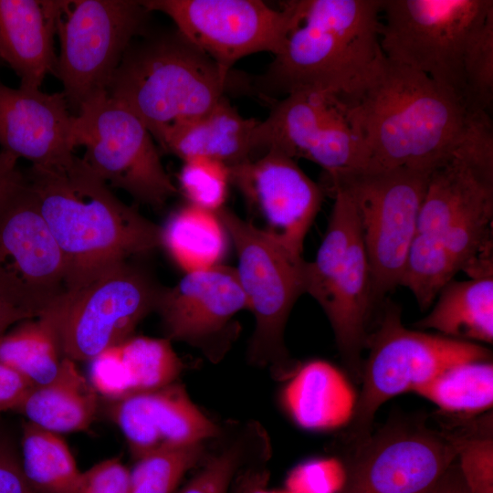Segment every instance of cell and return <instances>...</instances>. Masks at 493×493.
I'll return each mask as SVG.
<instances>
[{
	"instance_id": "25",
	"label": "cell",
	"mask_w": 493,
	"mask_h": 493,
	"mask_svg": "<svg viewBox=\"0 0 493 493\" xmlns=\"http://www.w3.org/2000/svg\"><path fill=\"white\" fill-rule=\"evenodd\" d=\"M99 407V394L76 365L64 357L56 376L34 386L16 410L28 422L57 434L86 431Z\"/></svg>"
},
{
	"instance_id": "24",
	"label": "cell",
	"mask_w": 493,
	"mask_h": 493,
	"mask_svg": "<svg viewBox=\"0 0 493 493\" xmlns=\"http://www.w3.org/2000/svg\"><path fill=\"white\" fill-rule=\"evenodd\" d=\"M488 205H493V172L455 155L429 175L416 234L437 236L464 215Z\"/></svg>"
},
{
	"instance_id": "14",
	"label": "cell",
	"mask_w": 493,
	"mask_h": 493,
	"mask_svg": "<svg viewBox=\"0 0 493 493\" xmlns=\"http://www.w3.org/2000/svg\"><path fill=\"white\" fill-rule=\"evenodd\" d=\"M64 256L25 175L0 208V299L28 320L68 294Z\"/></svg>"
},
{
	"instance_id": "27",
	"label": "cell",
	"mask_w": 493,
	"mask_h": 493,
	"mask_svg": "<svg viewBox=\"0 0 493 493\" xmlns=\"http://www.w3.org/2000/svg\"><path fill=\"white\" fill-rule=\"evenodd\" d=\"M61 301L39 317L16 324L0 337V362L35 386L51 381L64 358L59 330Z\"/></svg>"
},
{
	"instance_id": "35",
	"label": "cell",
	"mask_w": 493,
	"mask_h": 493,
	"mask_svg": "<svg viewBox=\"0 0 493 493\" xmlns=\"http://www.w3.org/2000/svg\"><path fill=\"white\" fill-rule=\"evenodd\" d=\"M346 474L342 458H312L299 463L288 472L285 489L289 493H340Z\"/></svg>"
},
{
	"instance_id": "4",
	"label": "cell",
	"mask_w": 493,
	"mask_h": 493,
	"mask_svg": "<svg viewBox=\"0 0 493 493\" xmlns=\"http://www.w3.org/2000/svg\"><path fill=\"white\" fill-rule=\"evenodd\" d=\"M232 77L176 28H149L129 46L107 93L154 138L211 110L226 96Z\"/></svg>"
},
{
	"instance_id": "7",
	"label": "cell",
	"mask_w": 493,
	"mask_h": 493,
	"mask_svg": "<svg viewBox=\"0 0 493 493\" xmlns=\"http://www.w3.org/2000/svg\"><path fill=\"white\" fill-rule=\"evenodd\" d=\"M491 10L492 0H383L382 51L466 102L464 53Z\"/></svg>"
},
{
	"instance_id": "38",
	"label": "cell",
	"mask_w": 493,
	"mask_h": 493,
	"mask_svg": "<svg viewBox=\"0 0 493 493\" xmlns=\"http://www.w3.org/2000/svg\"><path fill=\"white\" fill-rule=\"evenodd\" d=\"M0 493H35L11 441L0 432Z\"/></svg>"
},
{
	"instance_id": "19",
	"label": "cell",
	"mask_w": 493,
	"mask_h": 493,
	"mask_svg": "<svg viewBox=\"0 0 493 493\" xmlns=\"http://www.w3.org/2000/svg\"><path fill=\"white\" fill-rule=\"evenodd\" d=\"M74 118L62 91L14 89L0 80L1 151L32 165L66 167L76 158Z\"/></svg>"
},
{
	"instance_id": "9",
	"label": "cell",
	"mask_w": 493,
	"mask_h": 493,
	"mask_svg": "<svg viewBox=\"0 0 493 493\" xmlns=\"http://www.w3.org/2000/svg\"><path fill=\"white\" fill-rule=\"evenodd\" d=\"M472 432L396 417L351 443L340 493H431Z\"/></svg>"
},
{
	"instance_id": "29",
	"label": "cell",
	"mask_w": 493,
	"mask_h": 493,
	"mask_svg": "<svg viewBox=\"0 0 493 493\" xmlns=\"http://www.w3.org/2000/svg\"><path fill=\"white\" fill-rule=\"evenodd\" d=\"M21 461L35 493H77L82 472L59 434L25 422Z\"/></svg>"
},
{
	"instance_id": "34",
	"label": "cell",
	"mask_w": 493,
	"mask_h": 493,
	"mask_svg": "<svg viewBox=\"0 0 493 493\" xmlns=\"http://www.w3.org/2000/svg\"><path fill=\"white\" fill-rule=\"evenodd\" d=\"M178 182L190 205L216 212L226 200L230 169L219 161L195 157L184 161Z\"/></svg>"
},
{
	"instance_id": "1",
	"label": "cell",
	"mask_w": 493,
	"mask_h": 493,
	"mask_svg": "<svg viewBox=\"0 0 493 493\" xmlns=\"http://www.w3.org/2000/svg\"><path fill=\"white\" fill-rule=\"evenodd\" d=\"M341 100L366 151L363 172H432L455 156L477 112L452 90L385 56L355 94Z\"/></svg>"
},
{
	"instance_id": "16",
	"label": "cell",
	"mask_w": 493,
	"mask_h": 493,
	"mask_svg": "<svg viewBox=\"0 0 493 493\" xmlns=\"http://www.w3.org/2000/svg\"><path fill=\"white\" fill-rule=\"evenodd\" d=\"M247 309L235 267L217 265L185 273L173 287L162 288L155 311L165 338L200 350L219 362L236 340L234 318Z\"/></svg>"
},
{
	"instance_id": "26",
	"label": "cell",
	"mask_w": 493,
	"mask_h": 493,
	"mask_svg": "<svg viewBox=\"0 0 493 493\" xmlns=\"http://www.w3.org/2000/svg\"><path fill=\"white\" fill-rule=\"evenodd\" d=\"M431 311L416 322L422 330L467 341H493V276L447 283Z\"/></svg>"
},
{
	"instance_id": "11",
	"label": "cell",
	"mask_w": 493,
	"mask_h": 493,
	"mask_svg": "<svg viewBox=\"0 0 493 493\" xmlns=\"http://www.w3.org/2000/svg\"><path fill=\"white\" fill-rule=\"evenodd\" d=\"M75 147L110 188L161 208L178 192L162 163L158 148L143 122L107 92L86 101L75 115Z\"/></svg>"
},
{
	"instance_id": "5",
	"label": "cell",
	"mask_w": 493,
	"mask_h": 493,
	"mask_svg": "<svg viewBox=\"0 0 493 493\" xmlns=\"http://www.w3.org/2000/svg\"><path fill=\"white\" fill-rule=\"evenodd\" d=\"M237 256L236 275L255 328L247 360L276 380H288L299 366L285 345V328L297 299L305 293L302 257L274 235L223 207L216 211Z\"/></svg>"
},
{
	"instance_id": "13",
	"label": "cell",
	"mask_w": 493,
	"mask_h": 493,
	"mask_svg": "<svg viewBox=\"0 0 493 493\" xmlns=\"http://www.w3.org/2000/svg\"><path fill=\"white\" fill-rule=\"evenodd\" d=\"M252 148L254 159L274 151L309 160L326 172L330 183L367 166L365 148L345 103L317 91H297L274 100L268 116L255 127Z\"/></svg>"
},
{
	"instance_id": "30",
	"label": "cell",
	"mask_w": 493,
	"mask_h": 493,
	"mask_svg": "<svg viewBox=\"0 0 493 493\" xmlns=\"http://www.w3.org/2000/svg\"><path fill=\"white\" fill-rule=\"evenodd\" d=\"M220 445L207 453L202 467L178 493H230L239 469L256 456L271 451L266 429L255 421L230 429Z\"/></svg>"
},
{
	"instance_id": "10",
	"label": "cell",
	"mask_w": 493,
	"mask_h": 493,
	"mask_svg": "<svg viewBox=\"0 0 493 493\" xmlns=\"http://www.w3.org/2000/svg\"><path fill=\"white\" fill-rule=\"evenodd\" d=\"M430 173L398 167L360 172L331 183L342 186L355 205L370 265L372 306L401 283Z\"/></svg>"
},
{
	"instance_id": "40",
	"label": "cell",
	"mask_w": 493,
	"mask_h": 493,
	"mask_svg": "<svg viewBox=\"0 0 493 493\" xmlns=\"http://www.w3.org/2000/svg\"><path fill=\"white\" fill-rule=\"evenodd\" d=\"M34 386L21 373L0 362V414L16 411Z\"/></svg>"
},
{
	"instance_id": "31",
	"label": "cell",
	"mask_w": 493,
	"mask_h": 493,
	"mask_svg": "<svg viewBox=\"0 0 493 493\" xmlns=\"http://www.w3.org/2000/svg\"><path fill=\"white\" fill-rule=\"evenodd\" d=\"M414 393L445 413L464 415L484 413L493 404V364L489 360L456 364Z\"/></svg>"
},
{
	"instance_id": "15",
	"label": "cell",
	"mask_w": 493,
	"mask_h": 493,
	"mask_svg": "<svg viewBox=\"0 0 493 493\" xmlns=\"http://www.w3.org/2000/svg\"><path fill=\"white\" fill-rule=\"evenodd\" d=\"M162 288L142 267L126 261L67 294L60 306L63 356L90 361L132 336L155 311Z\"/></svg>"
},
{
	"instance_id": "42",
	"label": "cell",
	"mask_w": 493,
	"mask_h": 493,
	"mask_svg": "<svg viewBox=\"0 0 493 493\" xmlns=\"http://www.w3.org/2000/svg\"><path fill=\"white\" fill-rule=\"evenodd\" d=\"M431 493H470L456 462L447 469Z\"/></svg>"
},
{
	"instance_id": "18",
	"label": "cell",
	"mask_w": 493,
	"mask_h": 493,
	"mask_svg": "<svg viewBox=\"0 0 493 493\" xmlns=\"http://www.w3.org/2000/svg\"><path fill=\"white\" fill-rule=\"evenodd\" d=\"M108 414L134 460L156 450L205 443L222 431L176 382L111 401Z\"/></svg>"
},
{
	"instance_id": "36",
	"label": "cell",
	"mask_w": 493,
	"mask_h": 493,
	"mask_svg": "<svg viewBox=\"0 0 493 493\" xmlns=\"http://www.w3.org/2000/svg\"><path fill=\"white\" fill-rule=\"evenodd\" d=\"M456 462L470 493H493V439L489 433L473 431L464 440Z\"/></svg>"
},
{
	"instance_id": "20",
	"label": "cell",
	"mask_w": 493,
	"mask_h": 493,
	"mask_svg": "<svg viewBox=\"0 0 493 493\" xmlns=\"http://www.w3.org/2000/svg\"><path fill=\"white\" fill-rule=\"evenodd\" d=\"M62 0H0V58L21 87L40 89L54 75V38Z\"/></svg>"
},
{
	"instance_id": "41",
	"label": "cell",
	"mask_w": 493,
	"mask_h": 493,
	"mask_svg": "<svg viewBox=\"0 0 493 493\" xmlns=\"http://www.w3.org/2000/svg\"><path fill=\"white\" fill-rule=\"evenodd\" d=\"M17 161L14 155L0 150V208L24 179Z\"/></svg>"
},
{
	"instance_id": "37",
	"label": "cell",
	"mask_w": 493,
	"mask_h": 493,
	"mask_svg": "<svg viewBox=\"0 0 493 493\" xmlns=\"http://www.w3.org/2000/svg\"><path fill=\"white\" fill-rule=\"evenodd\" d=\"M77 493H130V469L116 457L81 473Z\"/></svg>"
},
{
	"instance_id": "32",
	"label": "cell",
	"mask_w": 493,
	"mask_h": 493,
	"mask_svg": "<svg viewBox=\"0 0 493 493\" xmlns=\"http://www.w3.org/2000/svg\"><path fill=\"white\" fill-rule=\"evenodd\" d=\"M205 443L156 450L137 458L130 470V493H173L185 474L205 460Z\"/></svg>"
},
{
	"instance_id": "22",
	"label": "cell",
	"mask_w": 493,
	"mask_h": 493,
	"mask_svg": "<svg viewBox=\"0 0 493 493\" xmlns=\"http://www.w3.org/2000/svg\"><path fill=\"white\" fill-rule=\"evenodd\" d=\"M257 122L244 118L225 96L202 116L169 127L153 139L183 162L205 157L233 167L254 160L252 137Z\"/></svg>"
},
{
	"instance_id": "8",
	"label": "cell",
	"mask_w": 493,
	"mask_h": 493,
	"mask_svg": "<svg viewBox=\"0 0 493 493\" xmlns=\"http://www.w3.org/2000/svg\"><path fill=\"white\" fill-rule=\"evenodd\" d=\"M150 14L141 1L62 0L54 76L74 115L107 92L131 43L150 28Z\"/></svg>"
},
{
	"instance_id": "33",
	"label": "cell",
	"mask_w": 493,
	"mask_h": 493,
	"mask_svg": "<svg viewBox=\"0 0 493 493\" xmlns=\"http://www.w3.org/2000/svg\"><path fill=\"white\" fill-rule=\"evenodd\" d=\"M465 99L473 111L493 105V10L469 39L463 57Z\"/></svg>"
},
{
	"instance_id": "21",
	"label": "cell",
	"mask_w": 493,
	"mask_h": 493,
	"mask_svg": "<svg viewBox=\"0 0 493 493\" xmlns=\"http://www.w3.org/2000/svg\"><path fill=\"white\" fill-rule=\"evenodd\" d=\"M89 380L111 401L176 382L183 363L166 338L132 335L89 361Z\"/></svg>"
},
{
	"instance_id": "43",
	"label": "cell",
	"mask_w": 493,
	"mask_h": 493,
	"mask_svg": "<svg viewBox=\"0 0 493 493\" xmlns=\"http://www.w3.org/2000/svg\"><path fill=\"white\" fill-rule=\"evenodd\" d=\"M28 320L23 313L0 299V337L12 326Z\"/></svg>"
},
{
	"instance_id": "17",
	"label": "cell",
	"mask_w": 493,
	"mask_h": 493,
	"mask_svg": "<svg viewBox=\"0 0 493 493\" xmlns=\"http://www.w3.org/2000/svg\"><path fill=\"white\" fill-rule=\"evenodd\" d=\"M229 169L230 183L249 209L265 221L264 230L302 257L305 237L323 201L322 188L296 160L278 152L269 151Z\"/></svg>"
},
{
	"instance_id": "6",
	"label": "cell",
	"mask_w": 493,
	"mask_h": 493,
	"mask_svg": "<svg viewBox=\"0 0 493 493\" xmlns=\"http://www.w3.org/2000/svg\"><path fill=\"white\" fill-rule=\"evenodd\" d=\"M399 306L390 303L373 331L369 332L362 361L361 389L347 435L351 443L372 431L377 411L394 396L417 389L456 364L489 360L478 343L404 327Z\"/></svg>"
},
{
	"instance_id": "2",
	"label": "cell",
	"mask_w": 493,
	"mask_h": 493,
	"mask_svg": "<svg viewBox=\"0 0 493 493\" xmlns=\"http://www.w3.org/2000/svg\"><path fill=\"white\" fill-rule=\"evenodd\" d=\"M24 175L64 256L68 294L162 246V226L121 202L82 158L61 168L31 164Z\"/></svg>"
},
{
	"instance_id": "28",
	"label": "cell",
	"mask_w": 493,
	"mask_h": 493,
	"mask_svg": "<svg viewBox=\"0 0 493 493\" xmlns=\"http://www.w3.org/2000/svg\"><path fill=\"white\" fill-rule=\"evenodd\" d=\"M227 237L216 212L190 204L174 212L162 227V246L185 273L220 265Z\"/></svg>"
},
{
	"instance_id": "44",
	"label": "cell",
	"mask_w": 493,
	"mask_h": 493,
	"mask_svg": "<svg viewBox=\"0 0 493 493\" xmlns=\"http://www.w3.org/2000/svg\"><path fill=\"white\" fill-rule=\"evenodd\" d=\"M3 64H4V63H3V61H2L1 58H0V67H1Z\"/></svg>"
},
{
	"instance_id": "39",
	"label": "cell",
	"mask_w": 493,
	"mask_h": 493,
	"mask_svg": "<svg viewBox=\"0 0 493 493\" xmlns=\"http://www.w3.org/2000/svg\"><path fill=\"white\" fill-rule=\"evenodd\" d=\"M272 451L265 452L244 465L236 475L230 493H289L284 489L267 488V463Z\"/></svg>"
},
{
	"instance_id": "3",
	"label": "cell",
	"mask_w": 493,
	"mask_h": 493,
	"mask_svg": "<svg viewBox=\"0 0 493 493\" xmlns=\"http://www.w3.org/2000/svg\"><path fill=\"white\" fill-rule=\"evenodd\" d=\"M382 7L383 0H304L302 19L283 49L247 85L272 102L305 90L352 96L384 56Z\"/></svg>"
},
{
	"instance_id": "23",
	"label": "cell",
	"mask_w": 493,
	"mask_h": 493,
	"mask_svg": "<svg viewBox=\"0 0 493 493\" xmlns=\"http://www.w3.org/2000/svg\"><path fill=\"white\" fill-rule=\"evenodd\" d=\"M358 393L338 367L324 360L299 364L282 391L290 418L312 431L336 430L351 422Z\"/></svg>"
},
{
	"instance_id": "12",
	"label": "cell",
	"mask_w": 493,
	"mask_h": 493,
	"mask_svg": "<svg viewBox=\"0 0 493 493\" xmlns=\"http://www.w3.org/2000/svg\"><path fill=\"white\" fill-rule=\"evenodd\" d=\"M141 2L150 12L170 17L182 35L228 73L244 57L279 54L304 11V0L285 2L281 9L261 0Z\"/></svg>"
}]
</instances>
